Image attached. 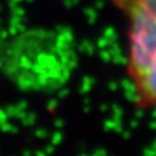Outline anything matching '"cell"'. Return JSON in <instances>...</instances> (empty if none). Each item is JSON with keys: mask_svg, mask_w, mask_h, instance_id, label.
Instances as JSON below:
<instances>
[{"mask_svg": "<svg viewBox=\"0 0 156 156\" xmlns=\"http://www.w3.org/2000/svg\"><path fill=\"white\" fill-rule=\"evenodd\" d=\"M77 64L74 38L59 28L22 31L0 49V70L26 92L49 94L62 89Z\"/></svg>", "mask_w": 156, "mask_h": 156, "instance_id": "1", "label": "cell"}, {"mask_svg": "<svg viewBox=\"0 0 156 156\" xmlns=\"http://www.w3.org/2000/svg\"><path fill=\"white\" fill-rule=\"evenodd\" d=\"M129 20L128 73L138 105L156 107V0H119Z\"/></svg>", "mask_w": 156, "mask_h": 156, "instance_id": "2", "label": "cell"}]
</instances>
